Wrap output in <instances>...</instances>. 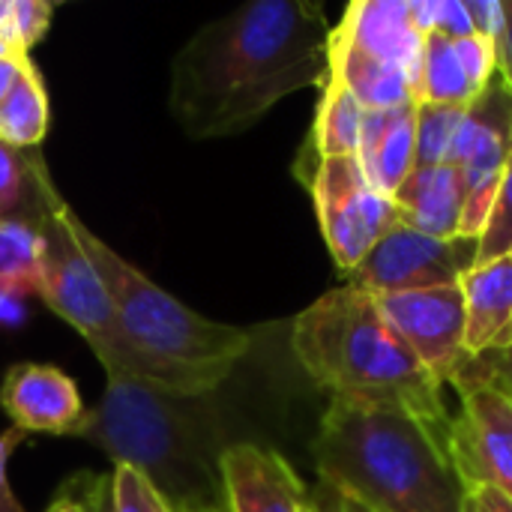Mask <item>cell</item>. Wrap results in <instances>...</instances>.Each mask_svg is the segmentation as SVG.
<instances>
[{"instance_id": "cell-2", "label": "cell", "mask_w": 512, "mask_h": 512, "mask_svg": "<svg viewBox=\"0 0 512 512\" xmlns=\"http://www.w3.org/2000/svg\"><path fill=\"white\" fill-rule=\"evenodd\" d=\"M441 429L399 405L333 399L312 441L321 480L369 512H465L468 486Z\"/></svg>"}, {"instance_id": "cell-8", "label": "cell", "mask_w": 512, "mask_h": 512, "mask_svg": "<svg viewBox=\"0 0 512 512\" xmlns=\"http://www.w3.org/2000/svg\"><path fill=\"white\" fill-rule=\"evenodd\" d=\"M324 243L336 267L348 276L396 222L393 201L381 195L357 156H330L306 180Z\"/></svg>"}, {"instance_id": "cell-6", "label": "cell", "mask_w": 512, "mask_h": 512, "mask_svg": "<svg viewBox=\"0 0 512 512\" xmlns=\"http://www.w3.org/2000/svg\"><path fill=\"white\" fill-rule=\"evenodd\" d=\"M75 210L63 201L36 222L39 231V282L36 294L45 306L63 318L96 354L105 375L138 381V366L123 342L114 300L90 264L75 225Z\"/></svg>"}, {"instance_id": "cell-42", "label": "cell", "mask_w": 512, "mask_h": 512, "mask_svg": "<svg viewBox=\"0 0 512 512\" xmlns=\"http://www.w3.org/2000/svg\"><path fill=\"white\" fill-rule=\"evenodd\" d=\"M222 512H225V504H222Z\"/></svg>"}, {"instance_id": "cell-35", "label": "cell", "mask_w": 512, "mask_h": 512, "mask_svg": "<svg viewBox=\"0 0 512 512\" xmlns=\"http://www.w3.org/2000/svg\"><path fill=\"white\" fill-rule=\"evenodd\" d=\"M90 512H114V498H111V474H96V489Z\"/></svg>"}, {"instance_id": "cell-19", "label": "cell", "mask_w": 512, "mask_h": 512, "mask_svg": "<svg viewBox=\"0 0 512 512\" xmlns=\"http://www.w3.org/2000/svg\"><path fill=\"white\" fill-rule=\"evenodd\" d=\"M330 78L345 84L363 111H387L417 102L414 84L399 66L360 51L336 33H330Z\"/></svg>"}, {"instance_id": "cell-12", "label": "cell", "mask_w": 512, "mask_h": 512, "mask_svg": "<svg viewBox=\"0 0 512 512\" xmlns=\"http://www.w3.org/2000/svg\"><path fill=\"white\" fill-rule=\"evenodd\" d=\"M225 512H312L315 504L285 456L258 444H231L219 459Z\"/></svg>"}, {"instance_id": "cell-1", "label": "cell", "mask_w": 512, "mask_h": 512, "mask_svg": "<svg viewBox=\"0 0 512 512\" xmlns=\"http://www.w3.org/2000/svg\"><path fill=\"white\" fill-rule=\"evenodd\" d=\"M330 33L321 3L237 6L204 24L171 60V117L195 141L246 132L285 96L324 87Z\"/></svg>"}, {"instance_id": "cell-10", "label": "cell", "mask_w": 512, "mask_h": 512, "mask_svg": "<svg viewBox=\"0 0 512 512\" xmlns=\"http://www.w3.org/2000/svg\"><path fill=\"white\" fill-rule=\"evenodd\" d=\"M512 156V90L504 75L495 72L486 90L468 105L459 129L450 165L459 171L465 186L462 237L480 240L495 192Z\"/></svg>"}, {"instance_id": "cell-11", "label": "cell", "mask_w": 512, "mask_h": 512, "mask_svg": "<svg viewBox=\"0 0 512 512\" xmlns=\"http://www.w3.org/2000/svg\"><path fill=\"white\" fill-rule=\"evenodd\" d=\"M387 321L435 378V384L456 387L474 357L465 351V297L459 285L426 288L408 294L375 297Z\"/></svg>"}, {"instance_id": "cell-22", "label": "cell", "mask_w": 512, "mask_h": 512, "mask_svg": "<svg viewBox=\"0 0 512 512\" xmlns=\"http://www.w3.org/2000/svg\"><path fill=\"white\" fill-rule=\"evenodd\" d=\"M51 126V108L42 72L30 57L21 60V72L0 105V141L18 150H39Z\"/></svg>"}, {"instance_id": "cell-23", "label": "cell", "mask_w": 512, "mask_h": 512, "mask_svg": "<svg viewBox=\"0 0 512 512\" xmlns=\"http://www.w3.org/2000/svg\"><path fill=\"white\" fill-rule=\"evenodd\" d=\"M465 105H432L417 102V138H414V168L450 165L459 129L465 123Z\"/></svg>"}, {"instance_id": "cell-16", "label": "cell", "mask_w": 512, "mask_h": 512, "mask_svg": "<svg viewBox=\"0 0 512 512\" xmlns=\"http://www.w3.org/2000/svg\"><path fill=\"white\" fill-rule=\"evenodd\" d=\"M465 297V351L480 360L512 345V255L477 264L459 282Z\"/></svg>"}, {"instance_id": "cell-29", "label": "cell", "mask_w": 512, "mask_h": 512, "mask_svg": "<svg viewBox=\"0 0 512 512\" xmlns=\"http://www.w3.org/2000/svg\"><path fill=\"white\" fill-rule=\"evenodd\" d=\"M468 15L474 21V33L492 45H498L504 33V0H468Z\"/></svg>"}, {"instance_id": "cell-17", "label": "cell", "mask_w": 512, "mask_h": 512, "mask_svg": "<svg viewBox=\"0 0 512 512\" xmlns=\"http://www.w3.org/2000/svg\"><path fill=\"white\" fill-rule=\"evenodd\" d=\"M396 219L429 237H462L465 186L453 165L414 168L390 198Z\"/></svg>"}, {"instance_id": "cell-24", "label": "cell", "mask_w": 512, "mask_h": 512, "mask_svg": "<svg viewBox=\"0 0 512 512\" xmlns=\"http://www.w3.org/2000/svg\"><path fill=\"white\" fill-rule=\"evenodd\" d=\"M51 15L48 0H0V42L15 57H30V48L48 33Z\"/></svg>"}, {"instance_id": "cell-30", "label": "cell", "mask_w": 512, "mask_h": 512, "mask_svg": "<svg viewBox=\"0 0 512 512\" xmlns=\"http://www.w3.org/2000/svg\"><path fill=\"white\" fill-rule=\"evenodd\" d=\"M447 39H468L477 36L474 33V21L468 15V6L459 0H438V12H435V30Z\"/></svg>"}, {"instance_id": "cell-9", "label": "cell", "mask_w": 512, "mask_h": 512, "mask_svg": "<svg viewBox=\"0 0 512 512\" xmlns=\"http://www.w3.org/2000/svg\"><path fill=\"white\" fill-rule=\"evenodd\" d=\"M477 252L480 240H441L396 219L372 252L348 273V285L372 297L459 285L465 273L477 267Z\"/></svg>"}, {"instance_id": "cell-21", "label": "cell", "mask_w": 512, "mask_h": 512, "mask_svg": "<svg viewBox=\"0 0 512 512\" xmlns=\"http://www.w3.org/2000/svg\"><path fill=\"white\" fill-rule=\"evenodd\" d=\"M321 90L324 93H321L315 123H312V135H309V147H306V153H312V165L300 174L303 183L309 180V174L315 171V165L321 159L357 156V150H360V132H363V114H366L363 105L348 93L345 84H339L330 75H327Z\"/></svg>"}, {"instance_id": "cell-36", "label": "cell", "mask_w": 512, "mask_h": 512, "mask_svg": "<svg viewBox=\"0 0 512 512\" xmlns=\"http://www.w3.org/2000/svg\"><path fill=\"white\" fill-rule=\"evenodd\" d=\"M21 60L24 57H6V60H0V105L9 96V90H12V84H15L18 72H21Z\"/></svg>"}, {"instance_id": "cell-13", "label": "cell", "mask_w": 512, "mask_h": 512, "mask_svg": "<svg viewBox=\"0 0 512 512\" xmlns=\"http://www.w3.org/2000/svg\"><path fill=\"white\" fill-rule=\"evenodd\" d=\"M0 408L24 435H72L87 414L75 381L45 363H15L3 375Z\"/></svg>"}, {"instance_id": "cell-31", "label": "cell", "mask_w": 512, "mask_h": 512, "mask_svg": "<svg viewBox=\"0 0 512 512\" xmlns=\"http://www.w3.org/2000/svg\"><path fill=\"white\" fill-rule=\"evenodd\" d=\"M21 441H24V432H18V429L0 432V512H24L9 486V459Z\"/></svg>"}, {"instance_id": "cell-25", "label": "cell", "mask_w": 512, "mask_h": 512, "mask_svg": "<svg viewBox=\"0 0 512 512\" xmlns=\"http://www.w3.org/2000/svg\"><path fill=\"white\" fill-rule=\"evenodd\" d=\"M0 276L21 282L30 294H36L39 282V231L24 222L0 225Z\"/></svg>"}, {"instance_id": "cell-5", "label": "cell", "mask_w": 512, "mask_h": 512, "mask_svg": "<svg viewBox=\"0 0 512 512\" xmlns=\"http://www.w3.org/2000/svg\"><path fill=\"white\" fill-rule=\"evenodd\" d=\"M72 225L114 300L123 342L138 366V381L177 396L216 393L252 351V333L192 312L117 255L78 216H72Z\"/></svg>"}, {"instance_id": "cell-40", "label": "cell", "mask_w": 512, "mask_h": 512, "mask_svg": "<svg viewBox=\"0 0 512 512\" xmlns=\"http://www.w3.org/2000/svg\"><path fill=\"white\" fill-rule=\"evenodd\" d=\"M6 57H15V54H12V51H9V48H6V45L0 42V60H6Z\"/></svg>"}, {"instance_id": "cell-14", "label": "cell", "mask_w": 512, "mask_h": 512, "mask_svg": "<svg viewBox=\"0 0 512 512\" xmlns=\"http://www.w3.org/2000/svg\"><path fill=\"white\" fill-rule=\"evenodd\" d=\"M495 72H498V45L480 36L447 39L441 33H429L423 45L417 102L468 108L486 90Z\"/></svg>"}, {"instance_id": "cell-4", "label": "cell", "mask_w": 512, "mask_h": 512, "mask_svg": "<svg viewBox=\"0 0 512 512\" xmlns=\"http://www.w3.org/2000/svg\"><path fill=\"white\" fill-rule=\"evenodd\" d=\"M291 348L306 375L333 399L399 405L450 429L441 387L396 333L378 300L360 288H333L294 318Z\"/></svg>"}, {"instance_id": "cell-37", "label": "cell", "mask_w": 512, "mask_h": 512, "mask_svg": "<svg viewBox=\"0 0 512 512\" xmlns=\"http://www.w3.org/2000/svg\"><path fill=\"white\" fill-rule=\"evenodd\" d=\"M492 363H495V366H498V369H501V372H504V375L512 381V345L504 351V354H498Z\"/></svg>"}, {"instance_id": "cell-20", "label": "cell", "mask_w": 512, "mask_h": 512, "mask_svg": "<svg viewBox=\"0 0 512 512\" xmlns=\"http://www.w3.org/2000/svg\"><path fill=\"white\" fill-rule=\"evenodd\" d=\"M63 198L57 195L39 150H18L0 141V225H36Z\"/></svg>"}, {"instance_id": "cell-3", "label": "cell", "mask_w": 512, "mask_h": 512, "mask_svg": "<svg viewBox=\"0 0 512 512\" xmlns=\"http://www.w3.org/2000/svg\"><path fill=\"white\" fill-rule=\"evenodd\" d=\"M72 438L99 447L114 465L141 471L177 510L222 504L213 393L177 396L132 378L108 375L96 408L75 426Z\"/></svg>"}, {"instance_id": "cell-41", "label": "cell", "mask_w": 512, "mask_h": 512, "mask_svg": "<svg viewBox=\"0 0 512 512\" xmlns=\"http://www.w3.org/2000/svg\"><path fill=\"white\" fill-rule=\"evenodd\" d=\"M177 512H222V504H216V507H207V510H177Z\"/></svg>"}, {"instance_id": "cell-26", "label": "cell", "mask_w": 512, "mask_h": 512, "mask_svg": "<svg viewBox=\"0 0 512 512\" xmlns=\"http://www.w3.org/2000/svg\"><path fill=\"white\" fill-rule=\"evenodd\" d=\"M512 252V156L507 162V171L501 177V186L495 192L486 228L480 234V252H477V264L504 258Z\"/></svg>"}, {"instance_id": "cell-28", "label": "cell", "mask_w": 512, "mask_h": 512, "mask_svg": "<svg viewBox=\"0 0 512 512\" xmlns=\"http://www.w3.org/2000/svg\"><path fill=\"white\" fill-rule=\"evenodd\" d=\"M93 489H96V474H72L51 498L45 512H90L93 501Z\"/></svg>"}, {"instance_id": "cell-32", "label": "cell", "mask_w": 512, "mask_h": 512, "mask_svg": "<svg viewBox=\"0 0 512 512\" xmlns=\"http://www.w3.org/2000/svg\"><path fill=\"white\" fill-rule=\"evenodd\" d=\"M30 294L21 282L0 276V321H18L21 318V297Z\"/></svg>"}, {"instance_id": "cell-15", "label": "cell", "mask_w": 512, "mask_h": 512, "mask_svg": "<svg viewBox=\"0 0 512 512\" xmlns=\"http://www.w3.org/2000/svg\"><path fill=\"white\" fill-rule=\"evenodd\" d=\"M333 33L360 51L399 66L411 78L417 96L426 36L414 27L408 0H354Z\"/></svg>"}, {"instance_id": "cell-34", "label": "cell", "mask_w": 512, "mask_h": 512, "mask_svg": "<svg viewBox=\"0 0 512 512\" xmlns=\"http://www.w3.org/2000/svg\"><path fill=\"white\" fill-rule=\"evenodd\" d=\"M468 495H471L486 512H512L510 498H504L501 492H495V489H489V486H471Z\"/></svg>"}, {"instance_id": "cell-43", "label": "cell", "mask_w": 512, "mask_h": 512, "mask_svg": "<svg viewBox=\"0 0 512 512\" xmlns=\"http://www.w3.org/2000/svg\"><path fill=\"white\" fill-rule=\"evenodd\" d=\"M510 255H512V252H510Z\"/></svg>"}, {"instance_id": "cell-27", "label": "cell", "mask_w": 512, "mask_h": 512, "mask_svg": "<svg viewBox=\"0 0 512 512\" xmlns=\"http://www.w3.org/2000/svg\"><path fill=\"white\" fill-rule=\"evenodd\" d=\"M111 498H114V512H174L168 498L141 471L129 465H114Z\"/></svg>"}, {"instance_id": "cell-39", "label": "cell", "mask_w": 512, "mask_h": 512, "mask_svg": "<svg viewBox=\"0 0 512 512\" xmlns=\"http://www.w3.org/2000/svg\"><path fill=\"white\" fill-rule=\"evenodd\" d=\"M465 512H486V510H483V507H480V504H477V501L468 495V507H465Z\"/></svg>"}, {"instance_id": "cell-18", "label": "cell", "mask_w": 512, "mask_h": 512, "mask_svg": "<svg viewBox=\"0 0 512 512\" xmlns=\"http://www.w3.org/2000/svg\"><path fill=\"white\" fill-rule=\"evenodd\" d=\"M414 138H417V102L366 111L357 159L369 177V183L393 198L405 177L414 171Z\"/></svg>"}, {"instance_id": "cell-38", "label": "cell", "mask_w": 512, "mask_h": 512, "mask_svg": "<svg viewBox=\"0 0 512 512\" xmlns=\"http://www.w3.org/2000/svg\"><path fill=\"white\" fill-rule=\"evenodd\" d=\"M336 512H369V510H363L357 501H351V498H339L336 495Z\"/></svg>"}, {"instance_id": "cell-7", "label": "cell", "mask_w": 512, "mask_h": 512, "mask_svg": "<svg viewBox=\"0 0 512 512\" xmlns=\"http://www.w3.org/2000/svg\"><path fill=\"white\" fill-rule=\"evenodd\" d=\"M462 411L453 420V456L465 486H489L512 501V381L474 360L456 381Z\"/></svg>"}, {"instance_id": "cell-33", "label": "cell", "mask_w": 512, "mask_h": 512, "mask_svg": "<svg viewBox=\"0 0 512 512\" xmlns=\"http://www.w3.org/2000/svg\"><path fill=\"white\" fill-rule=\"evenodd\" d=\"M498 72L512 90V0H504V33L498 39Z\"/></svg>"}]
</instances>
